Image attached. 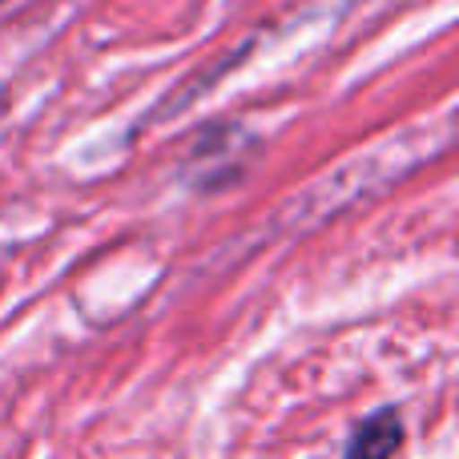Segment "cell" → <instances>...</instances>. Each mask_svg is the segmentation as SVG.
Instances as JSON below:
<instances>
[{
	"instance_id": "1",
	"label": "cell",
	"mask_w": 459,
	"mask_h": 459,
	"mask_svg": "<svg viewBox=\"0 0 459 459\" xmlns=\"http://www.w3.org/2000/svg\"><path fill=\"white\" fill-rule=\"evenodd\" d=\"M399 444H403V420H399L395 407H383L355 428L342 459H391L399 452Z\"/></svg>"
}]
</instances>
